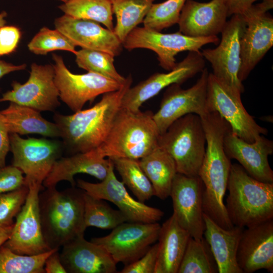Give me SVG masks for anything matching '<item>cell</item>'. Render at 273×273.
<instances>
[{
  "mask_svg": "<svg viewBox=\"0 0 273 273\" xmlns=\"http://www.w3.org/2000/svg\"><path fill=\"white\" fill-rule=\"evenodd\" d=\"M132 82L129 74L119 89L104 94L91 108L71 115L55 113L53 119L59 129L63 148L72 155L99 147L106 139L122 98Z\"/></svg>",
  "mask_w": 273,
  "mask_h": 273,
  "instance_id": "obj_1",
  "label": "cell"
},
{
  "mask_svg": "<svg viewBox=\"0 0 273 273\" xmlns=\"http://www.w3.org/2000/svg\"><path fill=\"white\" fill-rule=\"evenodd\" d=\"M39 193V208L44 241L50 250L84 236V191L75 187L59 191L46 188Z\"/></svg>",
  "mask_w": 273,
  "mask_h": 273,
  "instance_id": "obj_2",
  "label": "cell"
},
{
  "mask_svg": "<svg viewBox=\"0 0 273 273\" xmlns=\"http://www.w3.org/2000/svg\"><path fill=\"white\" fill-rule=\"evenodd\" d=\"M150 111L120 107L104 142L96 152L103 157L140 160L158 146L160 135Z\"/></svg>",
  "mask_w": 273,
  "mask_h": 273,
  "instance_id": "obj_3",
  "label": "cell"
},
{
  "mask_svg": "<svg viewBox=\"0 0 273 273\" xmlns=\"http://www.w3.org/2000/svg\"><path fill=\"white\" fill-rule=\"evenodd\" d=\"M227 190L225 205L234 226L245 228L273 219V183L258 180L234 163Z\"/></svg>",
  "mask_w": 273,
  "mask_h": 273,
  "instance_id": "obj_4",
  "label": "cell"
},
{
  "mask_svg": "<svg viewBox=\"0 0 273 273\" xmlns=\"http://www.w3.org/2000/svg\"><path fill=\"white\" fill-rule=\"evenodd\" d=\"M230 160L224 149L223 138L218 134L208 136L204 157L198 174L203 185V210L225 229L234 226L224 202L232 164Z\"/></svg>",
  "mask_w": 273,
  "mask_h": 273,
  "instance_id": "obj_5",
  "label": "cell"
},
{
  "mask_svg": "<svg viewBox=\"0 0 273 273\" xmlns=\"http://www.w3.org/2000/svg\"><path fill=\"white\" fill-rule=\"evenodd\" d=\"M206 143L201 117L193 113L175 120L158 139V146L173 159L177 173L188 176H198Z\"/></svg>",
  "mask_w": 273,
  "mask_h": 273,
  "instance_id": "obj_6",
  "label": "cell"
},
{
  "mask_svg": "<svg viewBox=\"0 0 273 273\" xmlns=\"http://www.w3.org/2000/svg\"><path fill=\"white\" fill-rule=\"evenodd\" d=\"M246 26L242 16L234 15L221 32L218 45L201 52L212 67L214 76L234 93L241 96L244 87L238 78L241 64V40Z\"/></svg>",
  "mask_w": 273,
  "mask_h": 273,
  "instance_id": "obj_7",
  "label": "cell"
},
{
  "mask_svg": "<svg viewBox=\"0 0 273 273\" xmlns=\"http://www.w3.org/2000/svg\"><path fill=\"white\" fill-rule=\"evenodd\" d=\"M273 0H262L241 14L246 26L241 40L238 78L243 82L273 46Z\"/></svg>",
  "mask_w": 273,
  "mask_h": 273,
  "instance_id": "obj_8",
  "label": "cell"
},
{
  "mask_svg": "<svg viewBox=\"0 0 273 273\" xmlns=\"http://www.w3.org/2000/svg\"><path fill=\"white\" fill-rule=\"evenodd\" d=\"M219 40L217 36L193 37L179 31L163 33L138 26L127 36L122 45L128 51L146 49L154 52L157 55L159 66L169 71L176 65L175 56L179 53L199 52L203 46L218 44Z\"/></svg>",
  "mask_w": 273,
  "mask_h": 273,
  "instance_id": "obj_9",
  "label": "cell"
},
{
  "mask_svg": "<svg viewBox=\"0 0 273 273\" xmlns=\"http://www.w3.org/2000/svg\"><path fill=\"white\" fill-rule=\"evenodd\" d=\"M52 59L59 98L74 112L82 110L86 102L99 95L119 89L123 84L94 72L73 73L61 56L53 54Z\"/></svg>",
  "mask_w": 273,
  "mask_h": 273,
  "instance_id": "obj_10",
  "label": "cell"
},
{
  "mask_svg": "<svg viewBox=\"0 0 273 273\" xmlns=\"http://www.w3.org/2000/svg\"><path fill=\"white\" fill-rule=\"evenodd\" d=\"M12 165L25 174V184L42 186L55 162L61 157L62 143L46 138L24 139L10 133Z\"/></svg>",
  "mask_w": 273,
  "mask_h": 273,
  "instance_id": "obj_11",
  "label": "cell"
},
{
  "mask_svg": "<svg viewBox=\"0 0 273 273\" xmlns=\"http://www.w3.org/2000/svg\"><path fill=\"white\" fill-rule=\"evenodd\" d=\"M160 227L157 222H124L108 235L90 241L104 247L116 263L126 265L141 257L158 240Z\"/></svg>",
  "mask_w": 273,
  "mask_h": 273,
  "instance_id": "obj_12",
  "label": "cell"
},
{
  "mask_svg": "<svg viewBox=\"0 0 273 273\" xmlns=\"http://www.w3.org/2000/svg\"><path fill=\"white\" fill-rule=\"evenodd\" d=\"M206 108L207 113L217 112L229 123L232 132L247 143L268 133L246 110L241 96L220 83L212 73L208 75Z\"/></svg>",
  "mask_w": 273,
  "mask_h": 273,
  "instance_id": "obj_13",
  "label": "cell"
},
{
  "mask_svg": "<svg viewBox=\"0 0 273 273\" xmlns=\"http://www.w3.org/2000/svg\"><path fill=\"white\" fill-rule=\"evenodd\" d=\"M209 73L208 69L205 67L195 84L187 89H183L177 83L167 87L159 109L153 115L160 134L173 122L187 114L193 113L201 117L207 113Z\"/></svg>",
  "mask_w": 273,
  "mask_h": 273,
  "instance_id": "obj_14",
  "label": "cell"
},
{
  "mask_svg": "<svg viewBox=\"0 0 273 273\" xmlns=\"http://www.w3.org/2000/svg\"><path fill=\"white\" fill-rule=\"evenodd\" d=\"M27 81H13L12 89L2 95L0 102L9 101L40 111H54L60 105L59 93L54 81L51 64L31 65Z\"/></svg>",
  "mask_w": 273,
  "mask_h": 273,
  "instance_id": "obj_15",
  "label": "cell"
},
{
  "mask_svg": "<svg viewBox=\"0 0 273 273\" xmlns=\"http://www.w3.org/2000/svg\"><path fill=\"white\" fill-rule=\"evenodd\" d=\"M114 169L111 161L108 173L101 182L92 183L78 179L76 185L94 197L114 204L125 216L127 222L154 223L161 220L164 212L133 198L124 184L117 178Z\"/></svg>",
  "mask_w": 273,
  "mask_h": 273,
  "instance_id": "obj_16",
  "label": "cell"
},
{
  "mask_svg": "<svg viewBox=\"0 0 273 273\" xmlns=\"http://www.w3.org/2000/svg\"><path fill=\"white\" fill-rule=\"evenodd\" d=\"M205 61L200 51L189 52L188 55L167 73H155L136 85L130 87L124 95L121 108L132 111L140 110L144 103L157 95L163 89L188 79L201 73Z\"/></svg>",
  "mask_w": 273,
  "mask_h": 273,
  "instance_id": "obj_17",
  "label": "cell"
},
{
  "mask_svg": "<svg viewBox=\"0 0 273 273\" xmlns=\"http://www.w3.org/2000/svg\"><path fill=\"white\" fill-rule=\"evenodd\" d=\"M29 192L21 210L16 217L12 233L4 245L14 252L27 255L51 250L42 233L39 208V193L43 186L29 185Z\"/></svg>",
  "mask_w": 273,
  "mask_h": 273,
  "instance_id": "obj_18",
  "label": "cell"
},
{
  "mask_svg": "<svg viewBox=\"0 0 273 273\" xmlns=\"http://www.w3.org/2000/svg\"><path fill=\"white\" fill-rule=\"evenodd\" d=\"M203 189V183L199 176H188L177 173L170 194L172 214L179 225L196 239L203 237L205 230Z\"/></svg>",
  "mask_w": 273,
  "mask_h": 273,
  "instance_id": "obj_19",
  "label": "cell"
},
{
  "mask_svg": "<svg viewBox=\"0 0 273 273\" xmlns=\"http://www.w3.org/2000/svg\"><path fill=\"white\" fill-rule=\"evenodd\" d=\"M236 259L242 273L273 272V219L243 229Z\"/></svg>",
  "mask_w": 273,
  "mask_h": 273,
  "instance_id": "obj_20",
  "label": "cell"
},
{
  "mask_svg": "<svg viewBox=\"0 0 273 273\" xmlns=\"http://www.w3.org/2000/svg\"><path fill=\"white\" fill-rule=\"evenodd\" d=\"M55 29L65 35L76 47L107 53L114 57L123 50L122 42L113 30L93 21L63 15L55 19Z\"/></svg>",
  "mask_w": 273,
  "mask_h": 273,
  "instance_id": "obj_21",
  "label": "cell"
},
{
  "mask_svg": "<svg viewBox=\"0 0 273 273\" xmlns=\"http://www.w3.org/2000/svg\"><path fill=\"white\" fill-rule=\"evenodd\" d=\"M225 152L230 159H236L247 173L264 183H273V171L268 157L273 153V142L261 135L249 143L239 138L231 130L225 135Z\"/></svg>",
  "mask_w": 273,
  "mask_h": 273,
  "instance_id": "obj_22",
  "label": "cell"
},
{
  "mask_svg": "<svg viewBox=\"0 0 273 273\" xmlns=\"http://www.w3.org/2000/svg\"><path fill=\"white\" fill-rule=\"evenodd\" d=\"M228 17L224 0H187L177 23L178 31L193 37L217 36L223 29Z\"/></svg>",
  "mask_w": 273,
  "mask_h": 273,
  "instance_id": "obj_23",
  "label": "cell"
},
{
  "mask_svg": "<svg viewBox=\"0 0 273 273\" xmlns=\"http://www.w3.org/2000/svg\"><path fill=\"white\" fill-rule=\"evenodd\" d=\"M60 256L67 273L117 272V263L107 250L84 236L64 244Z\"/></svg>",
  "mask_w": 273,
  "mask_h": 273,
  "instance_id": "obj_24",
  "label": "cell"
},
{
  "mask_svg": "<svg viewBox=\"0 0 273 273\" xmlns=\"http://www.w3.org/2000/svg\"><path fill=\"white\" fill-rule=\"evenodd\" d=\"M111 162L110 158L101 157L95 149L61 157L55 162L42 186L45 188L56 187L61 181L66 180L72 187H75L76 183L74 176L80 173L89 174L102 180L108 173Z\"/></svg>",
  "mask_w": 273,
  "mask_h": 273,
  "instance_id": "obj_25",
  "label": "cell"
},
{
  "mask_svg": "<svg viewBox=\"0 0 273 273\" xmlns=\"http://www.w3.org/2000/svg\"><path fill=\"white\" fill-rule=\"evenodd\" d=\"M204 238L208 244L219 273H242L236 259L238 246L244 228L225 229L205 214Z\"/></svg>",
  "mask_w": 273,
  "mask_h": 273,
  "instance_id": "obj_26",
  "label": "cell"
},
{
  "mask_svg": "<svg viewBox=\"0 0 273 273\" xmlns=\"http://www.w3.org/2000/svg\"><path fill=\"white\" fill-rule=\"evenodd\" d=\"M190 237L173 214L162 224L154 273H177Z\"/></svg>",
  "mask_w": 273,
  "mask_h": 273,
  "instance_id": "obj_27",
  "label": "cell"
},
{
  "mask_svg": "<svg viewBox=\"0 0 273 273\" xmlns=\"http://www.w3.org/2000/svg\"><path fill=\"white\" fill-rule=\"evenodd\" d=\"M1 113L10 133L60 137L56 124L44 119L39 111L33 108L10 102L8 107L1 111Z\"/></svg>",
  "mask_w": 273,
  "mask_h": 273,
  "instance_id": "obj_28",
  "label": "cell"
},
{
  "mask_svg": "<svg viewBox=\"0 0 273 273\" xmlns=\"http://www.w3.org/2000/svg\"><path fill=\"white\" fill-rule=\"evenodd\" d=\"M140 165L151 183L155 196L161 200L170 196L173 179L177 173L172 157L158 146L139 160Z\"/></svg>",
  "mask_w": 273,
  "mask_h": 273,
  "instance_id": "obj_29",
  "label": "cell"
},
{
  "mask_svg": "<svg viewBox=\"0 0 273 273\" xmlns=\"http://www.w3.org/2000/svg\"><path fill=\"white\" fill-rule=\"evenodd\" d=\"M156 0H110L116 19L114 32L122 42L138 25L143 23Z\"/></svg>",
  "mask_w": 273,
  "mask_h": 273,
  "instance_id": "obj_30",
  "label": "cell"
},
{
  "mask_svg": "<svg viewBox=\"0 0 273 273\" xmlns=\"http://www.w3.org/2000/svg\"><path fill=\"white\" fill-rule=\"evenodd\" d=\"M109 158L121 177L122 182L128 187L138 201L144 203L155 196L152 185L142 169L139 160L119 157Z\"/></svg>",
  "mask_w": 273,
  "mask_h": 273,
  "instance_id": "obj_31",
  "label": "cell"
},
{
  "mask_svg": "<svg viewBox=\"0 0 273 273\" xmlns=\"http://www.w3.org/2000/svg\"><path fill=\"white\" fill-rule=\"evenodd\" d=\"M58 8L65 15L93 21L102 24L109 30H114L110 0H70Z\"/></svg>",
  "mask_w": 273,
  "mask_h": 273,
  "instance_id": "obj_32",
  "label": "cell"
},
{
  "mask_svg": "<svg viewBox=\"0 0 273 273\" xmlns=\"http://www.w3.org/2000/svg\"><path fill=\"white\" fill-rule=\"evenodd\" d=\"M217 265L210 248L203 237H190L177 273H216Z\"/></svg>",
  "mask_w": 273,
  "mask_h": 273,
  "instance_id": "obj_33",
  "label": "cell"
},
{
  "mask_svg": "<svg viewBox=\"0 0 273 273\" xmlns=\"http://www.w3.org/2000/svg\"><path fill=\"white\" fill-rule=\"evenodd\" d=\"M84 222L86 228L94 226L101 229H113L127 222L119 210L111 207L104 200L94 197L84 191Z\"/></svg>",
  "mask_w": 273,
  "mask_h": 273,
  "instance_id": "obj_34",
  "label": "cell"
},
{
  "mask_svg": "<svg viewBox=\"0 0 273 273\" xmlns=\"http://www.w3.org/2000/svg\"><path fill=\"white\" fill-rule=\"evenodd\" d=\"M56 250L37 255H21L3 245L0 247V273H45V261Z\"/></svg>",
  "mask_w": 273,
  "mask_h": 273,
  "instance_id": "obj_35",
  "label": "cell"
},
{
  "mask_svg": "<svg viewBox=\"0 0 273 273\" xmlns=\"http://www.w3.org/2000/svg\"><path fill=\"white\" fill-rule=\"evenodd\" d=\"M77 66L88 72H94L123 83L126 77L120 74L114 65V57L100 51L81 49L74 54Z\"/></svg>",
  "mask_w": 273,
  "mask_h": 273,
  "instance_id": "obj_36",
  "label": "cell"
},
{
  "mask_svg": "<svg viewBox=\"0 0 273 273\" xmlns=\"http://www.w3.org/2000/svg\"><path fill=\"white\" fill-rule=\"evenodd\" d=\"M186 1L166 0L160 3H154L143 20L144 27L161 32L177 24Z\"/></svg>",
  "mask_w": 273,
  "mask_h": 273,
  "instance_id": "obj_37",
  "label": "cell"
},
{
  "mask_svg": "<svg viewBox=\"0 0 273 273\" xmlns=\"http://www.w3.org/2000/svg\"><path fill=\"white\" fill-rule=\"evenodd\" d=\"M29 50L36 55H45L55 51H65L75 54L76 46L57 29L43 27L27 45Z\"/></svg>",
  "mask_w": 273,
  "mask_h": 273,
  "instance_id": "obj_38",
  "label": "cell"
},
{
  "mask_svg": "<svg viewBox=\"0 0 273 273\" xmlns=\"http://www.w3.org/2000/svg\"><path fill=\"white\" fill-rule=\"evenodd\" d=\"M29 192V187L25 185L17 190L0 194V224L9 226L14 224V218L21 210Z\"/></svg>",
  "mask_w": 273,
  "mask_h": 273,
  "instance_id": "obj_39",
  "label": "cell"
},
{
  "mask_svg": "<svg viewBox=\"0 0 273 273\" xmlns=\"http://www.w3.org/2000/svg\"><path fill=\"white\" fill-rule=\"evenodd\" d=\"M23 174L13 165L0 167V194L17 190L26 185Z\"/></svg>",
  "mask_w": 273,
  "mask_h": 273,
  "instance_id": "obj_40",
  "label": "cell"
},
{
  "mask_svg": "<svg viewBox=\"0 0 273 273\" xmlns=\"http://www.w3.org/2000/svg\"><path fill=\"white\" fill-rule=\"evenodd\" d=\"M158 252V243L152 245L141 257L125 265L121 273H154Z\"/></svg>",
  "mask_w": 273,
  "mask_h": 273,
  "instance_id": "obj_41",
  "label": "cell"
},
{
  "mask_svg": "<svg viewBox=\"0 0 273 273\" xmlns=\"http://www.w3.org/2000/svg\"><path fill=\"white\" fill-rule=\"evenodd\" d=\"M21 36L20 29L15 26L0 27V57L13 53Z\"/></svg>",
  "mask_w": 273,
  "mask_h": 273,
  "instance_id": "obj_42",
  "label": "cell"
},
{
  "mask_svg": "<svg viewBox=\"0 0 273 273\" xmlns=\"http://www.w3.org/2000/svg\"><path fill=\"white\" fill-rule=\"evenodd\" d=\"M10 149V133L0 111V167L6 165V157Z\"/></svg>",
  "mask_w": 273,
  "mask_h": 273,
  "instance_id": "obj_43",
  "label": "cell"
},
{
  "mask_svg": "<svg viewBox=\"0 0 273 273\" xmlns=\"http://www.w3.org/2000/svg\"><path fill=\"white\" fill-rule=\"evenodd\" d=\"M228 9V17L242 14L248 10L254 2L262 0H224Z\"/></svg>",
  "mask_w": 273,
  "mask_h": 273,
  "instance_id": "obj_44",
  "label": "cell"
},
{
  "mask_svg": "<svg viewBox=\"0 0 273 273\" xmlns=\"http://www.w3.org/2000/svg\"><path fill=\"white\" fill-rule=\"evenodd\" d=\"M44 269L46 273H66L61 260L59 249L48 257L44 262Z\"/></svg>",
  "mask_w": 273,
  "mask_h": 273,
  "instance_id": "obj_45",
  "label": "cell"
},
{
  "mask_svg": "<svg viewBox=\"0 0 273 273\" xmlns=\"http://www.w3.org/2000/svg\"><path fill=\"white\" fill-rule=\"evenodd\" d=\"M26 66L25 64L14 65L0 60V79L10 73L25 70Z\"/></svg>",
  "mask_w": 273,
  "mask_h": 273,
  "instance_id": "obj_46",
  "label": "cell"
},
{
  "mask_svg": "<svg viewBox=\"0 0 273 273\" xmlns=\"http://www.w3.org/2000/svg\"><path fill=\"white\" fill-rule=\"evenodd\" d=\"M13 226L14 224L9 226L0 224V247L4 245L10 238Z\"/></svg>",
  "mask_w": 273,
  "mask_h": 273,
  "instance_id": "obj_47",
  "label": "cell"
},
{
  "mask_svg": "<svg viewBox=\"0 0 273 273\" xmlns=\"http://www.w3.org/2000/svg\"><path fill=\"white\" fill-rule=\"evenodd\" d=\"M7 16V13L5 11H3L0 13V27L4 26L6 23L5 18Z\"/></svg>",
  "mask_w": 273,
  "mask_h": 273,
  "instance_id": "obj_48",
  "label": "cell"
},
{
  "mask_svg": "<svg viewBox=\"0 0 273 273\" xmlns=\"http://www.w3.org/2000/svg\"><path fill=\"white\" fill-rule=\"evenodd\" d=\"M57 1H61V2H63V3H65L68 2L70 0H57Z\"/></svg>",
  "mask_w": 273,
  "mask_h": 273,
  "instance_id": "obj_49",
  "label": "cell"
}]
</instances>
